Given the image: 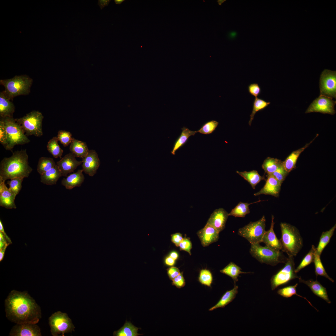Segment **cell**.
Returning a JSON list of instances; mask_svg holds the SVG:
<instances>
[{"mask_svg": "<svg viewBox=\"0 0 336 336\" xmlns=\"http://www.w3.org/2000/svg\"><path fill=\"white\" fill-rule=\"evenodd\" d=\"M225 1V0H217V2L219 5H221L222 3Z\"/></svg>", "mask_w": 336, "mask_h": 336, "instance_id": "94428289", "label": "cell"}, {"mask_svg": "<svg viewBox=\"0 0 336 336\" xmlns=\"http://www.w3.org/2000/svg\"><path fill=\"white\" fill-rule=\"evenodd\" d=\"M7 133L3 120H0V142L4 147L6 144Z\"/></svg>", "mask_w": 336, "mask_h": 336, "instance_id": "7dc6e473", "label": "cell"}, {"mask_svg": "<svg viewBox=\"0 0 336 336\" xmlns=\"http://www.w3.org/2000/svg\"><path fill=\"white\" fill-rule=\"evenodd\" d=\"M236 173L248 181L254 189L256 186L260 181L266 180L264 176H261L257 170H253L249 171H236Z\"/></svg>", "mask_w": 336, "mask_h": 336, "instance_id": "83f0119b", "label": "cell"}, {"mask_svg": "<svg viewBox=\"0 0 336 336\" xmlns=\"http://www.w3.org/2000/svg\"><path fill=\"white\" fill-rule=\"evenodd\" d=\"M61 172L58 166L40 175V181L44 184L53 185L56 184L60 177L62 176Z\"/></svg>", "mask_w": 336, "mask_h": 336, "instance_id": "484cf974", "label": "cell"}, {"mask_svg": "<svg viewBox=\"0 0 336 336\" xmlns=\"http://www.w3.org/2000/svg\"><path fill=\"white\" fill-rule=\"evenodd\" d=\"M175 260L169 256L166 258L165 260V263L167 265L172 266L175 264Z\"/></svg>", "mask_w": 336, "mask_h": 336, "instance_id": "11a10c76", "label": "cell"}, {"mask_svg": "<svg viewBox=\"0 0 336 336\" xmlns=\"http://www.w3.org/2000/svg\"><path fill=\"white\" fill-rule=\"evenodd\" d=\"M298 285V284L297 283L293 286H288L280 289L278 290L277 293L278 294L283 297L287 298L290 297L294 295H296L301 297L303 298L307 301L308 303L310 304V306L313 307L316 310H318L305 297H303L297 294L296 288L297 286Z\"/></svg>", "mask_w": 336, "mask_h": 336, "instance_id": "f35d334b", "label": "cell"}, {"mask_svg": "<svg viewBox=\"0 0 336 336\" xmlns=\"http://www.w3.org/2000/svg\"><path fill=\"white\" fill-rule=\"evenodd\" d=\"M265 181L266 183L264 187L259 192L254 194V195L256 196L263 194L278 197L282 183L271 175H267V179Z\"/></svg>", "mask_w": 336, "mask_h": 336, "instance_id": "e0dca14e", "label": "cell"}, {"mask_svg": "<svg viewBox=\"0 0 336 336\" xmlns=\"http://www.w3.org/2000/svg\"><path fill=\"white\" fill-rule=\"evenodd\" d=\"M11 336H41V330L36 324L25 323L16 324L11 329Z\"/></svg>", "mask_w": 336, "mask_h": 336, "instance_id": "4fadbf2b", "label": "cell"}, {"mask_svg": "<svg viewBox=\"0 0 336 336\" xmlns=\"http://www.w3.org/2000/svg\"><path fill=\"white\" fill-rule=\"evenodd\" d=\"M320 95L333 99L336 97V72L325 69L320 79Z\"/></svg>", "mask_w": 336, "mask_h": 336, "instance_id": "8fae6325", "label": "cell"}, {"mask_svg": "<svg viewBox=\"0 0 336 336\" xmlns=\"http://www.w3.org/2000/svg\"><path fill=\"white\" fill-rule=\"evenodd\" d=\"M198 281L202 285L211 287L213 277L210 271L207 269H202L200 272Z\"/></svg>", "mask_w": 336, "mask_h": 336, "instance_id": "b9f144b4", "label": "cell"}, {"mask_svg": "<svg viewBox=\"0 0 336 336\" xmlns=\"http://www.w3.org/2000/svg\"><path fill=\"white\" fill-rule=\"evenodd\" d=\"M219 124L217 121L212 120L205 123L197 132L204 134L212 133L216 129Z\"/></svg>", "mask_w": 336, "mask_h": 336, "instance_id": "ee69618b", "label": "cell"}, {"mask_svg": "<svg viewBox=\"0 0 336 336\" xmlns=\"http://www.w3.org/2000/svg\"><path fill=\"white\" fill-rule=\"evenodd\" d=\"M83 172L82 169H80L76 172L70 174L63 179L62 184L67 189L69 190L75 187L81 186L85 179Z\"/></svg>", "mask_w": 336, "mask_h": 336, "instance_id": "7402d4cb", "label": "cell"}, {"mask_svg": "<svg viewBox=\"0 0 336 336\" xmlns=\"http://www.w3.org/2000/svg\"><path fill=\"white\" fill-rule=\"evenodd\" d=\"M270 103V102H267L264 100L258 97L255 98L253 103V107L252 111L250 115V119L249 122V124L250 126L252 120L256 113L260 110L264 109Z\"/></svg>", "mask_w": 336, "mask_h": 336, "instance_id": "74e56055", "label": "cell"}, {"mask_svg": "<svg viewBox=\"0 0 336 336\" xmlns=\"http://www.w3.org/2000/svg\"><path fill=\"white\" fill-rule=\"evenodd\" d=\"M0 231L2 232L3 234L8 243L9 244H12V242L10 238L8 236L5 231L2 223L1 220H0Z\"/></svg>", "mask_w": 336, "mask_h": 336, "instance_id": "db71d44e", "label": "cell"}, {"mask_svg": "<svg viewBox=\"0 0 336 336\" xmlns=\"http://www.w3.org/2000/svg\"><path fill=\"white\" fill-rule=\"evenodd\" d=\"M241 270L240 267L234 263L231 262L224 268L220 270V272L231 277L235 285L236 282L238 281V278L240 274L249 273L241 271Z\"/></svg>", "mask_w": 336, "mask_h": 336, "instance_id": "f546056e", "label": "cell"}, {"mask_svg": "<svg viewBox=\"0 0 336 336\" xmlns=\"http://www.w3.org/2000/svg\"><path fill=\"white\" fill-rule=\"evenodd\" d=\"M316 250V248L315 246L314 245H312L308 253L304 257L298 266L295 269V272L296 273L312 262H313Z\"/></svg>", "mask_w": 336, "mask_h": 336, "instance_id": "ab89813d", "label": "cell"}, {"mask_svg": "<svg viewBox=\"0 0 336 336\" xmlns=\"http://www.w3.org/2000/svg\"><path fill=\"white\" fill-rule=\"evenodd\" d=\"M219 232L213 227L207 223L205 226L197 232L203 247L217 241L219 238Z\"/></svg>", "mask_w": 336, "mask_h": 336, "instance_id": "2e32d148", "label": "cell"}, {"mask_svg": "<svg viewBox=\"0 0 336 336\" xmlns=\"http://www.w3.org/2000/svg\"><path fill=\"white\" fill-rule=\"evenodd\" d=\"M266 219L265 216L259 220L250 222L244 226L240 228L238 234L247 240L251 244L262 242L265 230Z\"/></svg>", "mask_w": 336, "mask_h": 336, "instance_id": "ba28073f", "label": "cell"}, {"mask_svg": "<svg viewBox=\"0 0 336 336\" xmlns=\"http://www.w3.org/2000/svg\"><path fill=\"white\" fill-rule=\"evenodd\" d=\"M43 119L41 113L33 110L15 119L27 136L34 135L40 137L43 134L42 125Z\"/></svg>", "mask_w": 336, "mask_h": 336, "instance_id": "52a82bcc", "label": "cell"}, {"mask_svg": "<svg viewBox=\"0 0 336 336\" xmlns=\"http://www.w3.org/2000/svg\"><path fill=\"white\" fill-rule=\"evenodd\" d=\"M253 203H249L240 202L228 213L229 216H231L235 217H245L247 214L250 213L249 205Z\"/></svg>", "mask_w": 336, "mask_h": 336, "instance_id": "e575fe53", "label": "cell"}, {"mask_svg": "<svg viewBox=\"0 0 336 336\" xmlns=\"http://www.w3.org/2000/svg\"><path fill=\"white\" fill-rule=\"evenodd\" d=\"M9 243L6 244L5 246L2 249H0V261H1L3 259L5 251L7 246L9 245Z\"/></svg>", "mask_w": 336, "mask_h": 336, "instance_id": "9f6ffc18", "label": "cell"}, {"mask_svg": "<svg viewBox=\"0 0 336 336\" xmlns=\"http://www.w3.org/2000/svg\"><path fill=\"white\" fill-rule=\"evenodd\" d=\"M24 178L22 177H16L11 179L7 182L9 187V190L15 197L21 188V184Z\"/></svg>", "mask_w": 336, "mask_h": 336, "instance_id": "60d3db41", "label": "cell"}, {"mask_svg": "<svg viewBox=\"0 0 336 336\" xmlns=\"http://www.w3.org/2000/svg\"><path fill=\"white\" fill-rule=\"evenodd\" d=\"M139 328L135 327L131 323L126 321L124 326L117 331H115L113 335L115 336H137Z\"/></svg>", "mask_w": 336, "mask_h": 336, "instance_id": "d6a6232c", "label": "cell"}, {"mask_svg": "<svg viewBox=\"0 0 336 336\" xmlns=\"http://www.w3.org/2000/svg\"><path fill=\"white\" fill-rule=\"evenodd\" d=\"M172 285L175 286L176 287L180 288L184 287L185 285V279L183 275V272L180 273L177 276L172 280Z\"/></svg>", "mask_w": 336, "mask_h": 336, "instance_id": "681fc988", "label": "cell"}, {"mask_svg": "<svg viewBox=\"0 0 336 336\" xmlns=\"http://www.w3.org/2000/svg\"><path fill=\"white\" fill-rule=\"evenodd\" d=\"M3 121L7 133L6 144L4 147L11 151L16 145H24L30 141L20 125L13 117L1 118Z\"/></svg>", "mask_w": 336, "mask_h": 336, "instance_id": "5b68a950", "label": "cell"}, {"mask_svg": "<svg viewBox=\"0 0 336 336\" xmlns=\"http://www.w3.org/2000/svg\"><path fill=\"white\" fill-rule=\"evenodd\" d=\"M318 135L317 134L313 140L303 147L292 152L284 161H282V166L287 172L289 173L296 168V162L301 154L313 142Z\"/></svg>", "mask_w": 336, "mask_h": 336, "instance_id": "603a6c76", "label": "cell"}, {"mask_svg": "<svg viewBox=\"0 0 336 336\" xmlns=\"http://www.w3.org/2000/svg\"><path fill=\"white\" fill-rule=\"evenodd\" d=\"M50 331L53 336H64L74 331L75 327L68 315L60 311L52 314L49 318Z\"/></svg>", "mask_w": 336, "mask_h": 336, "instance_id": "9c48e42d", "label": "cell"}, {"mask_svg": "<svg viewBox=\"0 0 336 336\" xmlns=\"http://www.w3.org/2000/svg\"><path fill=\"white\" fill-rule=\"evenodd\" d=\"M167 273L169 278L172 280L180 273L178 268L175 267H172L167 269Z\"/></svg>", "mask_w": 336, "mask_h": 336, "instance_id": "f907efd6", "label": "cell"}, {"mask_svg": "<svg viewBox=\"0 0 336 336\" xmlns=\"http://www.w3.org/2000/svg\"><path fill=\"white\" fill-rule=\"evenodd\" d=\"M5 182L0 179V206L7 209H16V197L7 187Z\"/></svg>", "mask_w": 336, "mask_h": 336, "instance_id": "d6986e66", "label": "cell"}, {"mask_svg": "<svg viewBox=\"0 0 336 336\" xmlns=\"http://www.w3.org/2000/svg\"><path fill=\"white\" fill-rule=\"evenodd\" d=\"M69 150L70 152L76 157L82 159L86 156L89 150L85 142L76 139L74 138H73L70 144Z\"/></svg>", "mask_w": 336, "mask_h": 336, "instance_id": "d4e9b609", "label": "cell"}, {"mask_svg": "<svg viewBox=\"0 0 336 336\" xmlns=\"http://www.w3.org/2000/svg\"><path fill=\"white\" fill-rule=\"evenodd\" d=\"M250 252L261 263L273 266L280 263H285L288 258L280 251L274 250L266 245L262 246L259 244H251Z\"/></svg>", "mask_w": 336, "mask_h": 336, "instance_id": "8992f818", "label": "cell"}, {"mask_svg": "<svg viewBox=\"0 0 336 336\" xmlns=\"http://www.w3.org/2000/svg\"><path fill=\"white\" fill-rule=\"evenodd\" d=\"M228 213L223 208L216 209L211 214L207 223L215 228L219 232L225 228Z\"/></svg>", "mask_w": 336, "mask_h": 336, "instance_id": "ac0fdd59", "label": "cell"}, {"mask_svg": "<svg viewBox=\"0 0 336 336\" xmlns=\"http://www.w3.org/2000/svg\"><path fill=\"white\" fill-rule=\"evenodd\" d=\"M274 217L272 215L270 229L266 231L262 240L266 245L274 250H282V246L280 240H278L274 231L273 228L275 222Z\"/></svg>", "mask_w": 336, "mask_h": 336, "instance_id": "ffe728a7", "label": "cell"}, {"mask_svg": "<svg viewBox=\"0 0 336 336\" xmlns=\"http://www.w3.org/2000/svg\"><path fill=\"white\" fill-rule=\"evenodd\" d=\"M4 91L0 93V116L1 118L13 117L15 107Z\"/></svg>", "mask_w": 336, "mask_h": 336, "instance_id": "cb8c5ba5", "label": "cell"}, {"mask_svg": "<svg viewBox=\"0 0 336 336\" xmlns=\"http://www.w3.org/2000/svg\"><path fill=\"white\" fill-rule=\"evenodd\" d=\"M180 250H184L191 255L190 250L192 248V245L190 240L185 237L179 245Z\"/></svg>", "mask_w": 336, "mask_h": 336, "instance_id": "c3c4849f", "label": "cell"}, {"mask_svg": "<svg viewBox=\"0 0 336 336\" xmlns=\"http://www.w3.org/2000/svg\"><path fill=\"white\" fill-rule=\"evenodd\" d=\"M282 164L275 172L271 174L281 183L285 180L288 174Z\"/></svg>", "mask_w": 336, "mask_h": 336, "instance_id": "f6af8a7d", "label": "cell"}, {"mask_svg": "<svg viewBox=\"0 0 336 336\" xmlns=\"http://www.w3.org/2000/svg\"><path fill=\"white\" fill-rule=\"evenodd\" d=\"M336 103L332 98L320 95L310 104L305 113L320 112L333 115L335 113L334 105Z\"/></svg>", "mask_w": 336, "mask_h": 336, "instance_id": "7c38bea8", "label": "cell"}, {"mask_svg": "<svg viewBox=\"0 0 336 336\" xmlns=\"http://www.w3.org/2000/svg\"><path fill=\"white\" fill-rule=\"evenodd\" d=\"M57 137L58 141L64 147L70 145L73 138L70 132L64 130H59L58 132Z\"/></svg>", "mask_w": 336, "mask_h": 336, "instance_id": "7bdbcfd3", "label": "cell"}, {"mask_svg": "<svg viewBox=\"0 0 336 336\" xmlns=\"http://www.w3.org/2000/svg\"><path fill=\"white\" fill-rule=\"evenodd\" d=\"M169 256L174 260H175L178 258V255L177 252L175 251H173L170 253Z\"/></svg>", "mask_w": 336, "mask_h": 336, "instance_id": "6f0895ef", "label": "cell"}, {"mask_svg": "<svg viewBox=\"0 0 336 336\" xmlns=\"http://www.w3.org/2000/svg\"><path fill=\"white\" fill-rule=\"evenodd\" d=\"M110 1V0H99L98 5L102 10L105 7L108 6Z\"/></svg>", "mask_w": 336, "mask_h": 336, "instance_id": "f5cc1de1", "label": "cell"}, {"mask_svg": "<svg viewBox=\"0 0 336 336\" xmlns=\"http://www.w3.org/2000/svg\"><path fill=\"white\" fill-rule=\"evenodd\" d=\"M238 286L235 285L232 289L226 291L217 303L209 309V310L212 311L218 308H224L232 301L238 292Z\"/></svg>", "mask_w": 336, "mask_h": 336, "instance_id": "4316f807", "label": "cell"}, {"mask_svg": "<svg viewBox=\"0 0 336 336\" xmlns=\"http://www.w3.org/2000/svg\"><path fill=\"white\" fill-rule=\"evenodd\" d=\"M5 306L6 317L16 324H37L41 317L40 306L26 291H12L5 300Z\"/></svg>", "mask_w": 336, "mask_h": 336, "instance_id": "6da1fadb", "label": "cell"}, {"mask_svg": "<svg viewBox=\"0 0 336 336\" xmlns=\"http://www.w3.org/2000/svg\"><path fill=\"white\" fill-rule=\"evenodd\" d=\"M82 161L83 172L91 177L96 173L100 164L98 154L93 149L89 150L86 156L82 159Z\"/></svg>", "mask_w": 336, "mask_h": 336, "instance_id": "5bb4252c", "label": "cell"}, {"mask_svg": "<svg viewBox=\"0 0 336 336\" xmlns=\"http://www.w3.org/2000/svg\"><path fill=\"white\" fill-rule=\"evenodd\" d=\"M237 33L235 31L230 32L228 35V36L230 39H234Z\"/></svg>", "mask_w": 336, "mask_h": 336, "instance_id": "680465c9", "label": "cell"}, {"mask_svg": "<svg viewBox=\"0 0 336 336\" xmlns=\"http://www.w3.org/2000/svg\"><path fill=\"white\" fill-rule=\"evenodd\" d=\"M282 161L277 158L268 157L264 161L262 167L267 175L275 172L282 165Z\"/></svg>", "mask_w": 336, "mask_h": 336, "instance_id": "1f68e13d", "label": "cell"}, {"mask_svg": "<svg viewBox=\"0 0 336 336\" xmlns=\"http://www.w3.org/2000/svg\"><path fill=\"white\" fill-rule=\"evenodd\" d=\"M285 264L284 267L273 275L271 279L272 290L279 286L287 284L292 280L299 278L295 272L294 257H288Z\"/></svg>", "mask_w": 336, "mask_h": 336, "instance_id": "30bf717a", "label": "cell"}, {"mask_svg": "<svg viewBox=\"0 0 336 336\" xmlns=\"http://www.w3.org/2000/svg\"><path fill=\"white\" fill-rule=\"evenodd\" d=\"M182 132L177 139L175 141L171 153L175 155V152L187 142L189 138L191 136H194L197 133V131H192L188 128L184 127L181 128Z\"/></svg>", "mask_w": 336, "mask_h": 336, "instance_id": "f1b7e54d", "label": "cell"}, {"mask_svg": "<svg viewBox=\"0 0 336 336\" xmlns=\"http://www.w3.org/2000/svg\"><path fill=\"white\" fill-rule=\"evenodd\" d=\"M171 241L177 247H178L183 240L182 235L180 233H177L171 235Z\"/></svg>", "mask_w": 336, "mask_h": 336, "instance_id": "816d5d0a", "label": "cell"}, {"mask_svg": "<svg viewBox=\"0 0 336 336\" xmlns=\"http://www.w3.org/2000/svg\"><path fill=\"white\" fill-rule=\"evenodd\" d=\"M298 279L300 282L307 285L315 295L325 300L328 303H331L329 299L326 288L317 280L314 281L311 279L306 281L302 279L300 277Z\"/></svg>", "mask_w": 336, "mask_h": 336, "instance_id": "44dd1931", "label": "cell"}, {"mask_svg": "<svg viewBox=\"0 0 336 336\" xmlns=\"http://www.w3.org/2000/svg\"><path fill=\"white\" fill-rule=\"evenodd\" d=\"M114 2L116 4H121L125 0H114Z\"/></svg>", "mask_w": 336, "mask_h": 336, "instance_id": "91938a15", "label": "cell"}, {"mask_svg": "<svg viewBox=\"0 0 336 336\" xmlns=\"http://www.w3.org/2000/svg\"><path fill=\"white\" fill-rule=\"evenodd\" d=\"M336 228L335 224L329 230L322 233L318 245L316 248V252L320 255L324 248L329 242Z\"/></svg>", "mask_w": 336, "mask_h": 336, "instance_id": "4dcf8cb0", "label": "cell"}, {"mask_svg": "<svg viewBox=\"0 0 336 336\" xmlns=\"http://www.w3.org/2000/svg\"><path fill=\"white\" fill-rule=\"evenodd\" d=\"M281 237L280 240L282 251L286 252L288 257L296 256L303 246V240L298 229L290 224H280Z\"/></svg>", "mask_w": 336, "mask_h": 336, "instance_id": "3957f363", "label": "cell"}, {"mask_svg": "<svg viewBox=\"0 0 336 336\" xmlns=\"http://www.w3.org/2000/svg\"><path fill=\"white\" fill-rule=\"evenodd\" d=\"M248 91L251 95L255 98L258 97L261 92V88L257 83H253L249 85L248 86Z\"/></svg>", "mask_w": 336, "mask_h": 336, "instance_id": "bcb514c9", "label": "cell"}, {"mask_svg": "<svg viewBox=\"0 0 336 336\" xmlns=\"http://www.w3.org/2000/svg\"><path fill=\"white\" fill-rule=\"evenodd\" d=\"M32 82V79L26 75L0 80V84L5 88L4 91L5 94L10 100L18 96L28 94Z\"/></svg>", "mask_w": 336, "mask_h": 336, "instance_id": "277c9868", "label": "cell"}, {"mask_svg": "<svg viewBox=\"0 0 336 336\" xmlns=\"http://www.w3.org/2000/svg\"><path fill=\"white\" fill-rule=\"evenodd\" d=\"M56 165L54 159L51 157H42L39 159L37 170L41 175L54 167Z\"/></svg>", "mask_w": 336, "mask_h": 336, "instance_id": "836d02e7", "label": "cell"}, {"mask_svg": "<svg viewBox=\"0 0 336 336\" xmlns=\"http://www.w3.org/2000/svg\"><path fill=\"white\" fill-rule=\"evenodd\" d=\"M72 153L65 155L57 162L56 164L61 171L62 176L67 177L68 174L73 172L82 165V161H78Z\"/></svg>", "mask_w": 336, "mask_h": 336, "instance_id": "9a60e30c", "label": "cell"}, {"mask_svg": "<svg viewBox=\"0 0 336 336\" xmlns=\"http://www.w3.org/2000/svg\"><path fill=\"white\" fill-rule=\"evenodd\" d=\"M313 262L315 265V273L317 277L318 275L323 276L328 278L332 282H334V280L327 273L321 261L320 255L317 253L316 250Z\"/></svg>", "mask_w": 336, "mask_h": 336, "instance_id": "8d00e7d4", "label": "cell"}, {"mask_svg": "<svg viewBox=\"0 0 336 336\" xmlns=\"http://www.w3.org/2000/svg\"><path fill=\"white\" fill-rule=\"evenodd\" d=\"M28 159L26 149L16 151L11 156L3 158L0 164V179L5 181L16 177H28L32 169Z\"/></svg>", "mask_w": 336, "mask_h": 336, "instance_id": "7a4b0ae2", "label": "cell"}, {"mask_svg": "<svg viewBox=\"0 0 336 336\" xmlns=\"http://www.w3.org/2000/svg\"><path fill=\"white\" fill-rule=\"evenodd\" d=\"M57 137H54L48 142L47 148L48 152L55 158H62L63 151L58 144Z\"/></svg>", "mask_w": 336, "mask_h": 336, "instance_id": "d590c367", "label": "cell"}]
</instances>
